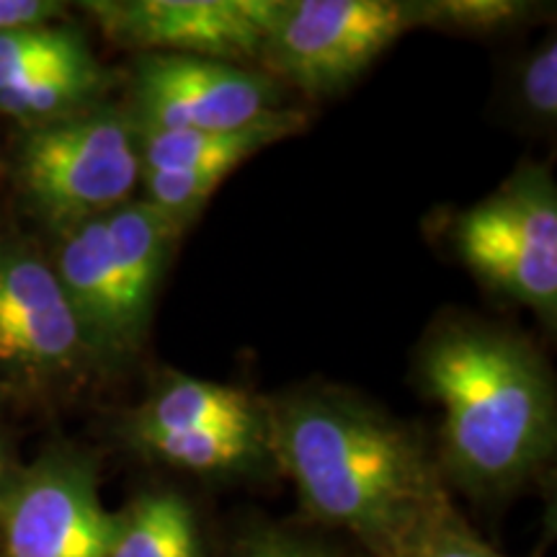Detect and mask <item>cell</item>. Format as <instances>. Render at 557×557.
I'll return each instance as SVG.
<instances>
[{
  "instance_id": "obj_9",
  "label": "cell",
  "mask_w": 557,
  "mask_h": 557,
  "mask_svg": "<svg viewBox=\"0 0 557 557\" xmlns=\"http://www.w3.org/2000/svg\"><path fill=\"white\" fill-rule=\"evenodd\" d=\"M86 348L81 323L50 263L0 248V364L24 374L67 369Z\"/></svg>"
},
{
  "instance_id": "obj_7",
  "label": "cell",
  "mask_w": 557,
  "mask_h": 557,
  "mask_svg": "<svg viewBox=\"0 0 557 557\" xmlns=\"http://www.w3.org/2000/svg\"><path fill=\"white\" fill-rule=\"evenodd\" d=\"M282 96L274 78L233 62L148 54L135 73L132 124L150 132H230L261 120Z\"/></svg>"
},
{
  "instance_id": "obj_4",
  "label": "cell",
  "mask_w": 557,
  "mask_h": 557,
  "mask_svg": "<svg viewBox=\"0 0 557 557\" xmlns=\"http://www.w3.org/2000/svg\"><path fill=\"white\" fill-rule=\"evenodd\" d=\"M418 24H426V3L278 0L261 62L305 94H338Z\"/></svg>"
},
{
  "instance_id": "obj_18",
  "label": "cell",
  "mask_w": 557,
  "mask_h": 557,
  "mask_svg": "<svg viewBox=\"0 0 557 557\" xmlns=\"http://www.w3.org/2000/svg\"><path fill=\"white\" fill-rule=\"evenodd\" d=\"M222 557H348L333 542L315 534L276 524H261L243 532Z\"/></svg>"
},
{
  "instance_id": "obj_12",
  "label": "cell",
  "mask_w": 557,
  "mask_h": 557,
  "mask_svg": "<svg viewBox=\"0 0 557 557\" xmlns=\"http://www.w3.org/2000/svg\"><path fill=\"white\" fill-rule=\"evenodd\" d=\"M302 127V111H269L261 120L230 132H150L137 135L143 173L165 171H225L233 173L243 160L295 135Z\"/></svg>"
},
{
  "instance_id": "obj_20",
  "label": "cell",
  "mask_w": 557,
  "mask_h": 557,
  "mask_svg": "<svg viewBox=\"0 0 557 557\" xmlns=\"http://www.w3.org/2000/svg\"><path fill=\"white\" fill-rule=\"evenodd\" d=\"M521 94H524L527 107L537 111L540 116L557 114V47L555 41L542 47V50L529 60L521 81Z\"/></svg>"
},
{
  "instance_id": "obj_22",
  "label": "cell",
  "mask_w": 557,
  "mask_h": 557,
  "mask_svg": "<svg viewBox=\"0 0 557 557\" xmlns=\"http://www.w3.org/2000/svg\"><path fill=\"white\" fill-rule=\"evenodd\" d=\"M13 472H16V470H11V462H9V457H5L3 447H0V498H3L5 487H9V480H11Z\"/></svg>"
},
{
  "instance_id": "obj_1",
  "label": "cell",
  "mask_w": 557,
  "mask_h": 557,
  "mask_svg": "<svg viewBox=\"0 0 557 557\" xmlns=\"http://www.w3.org/2000/svg\"><path fill=\"white\" fill-rule=\"evenodd\" d=\"M269 410L276 470L318 527L346 534L367 557H393L451 508L426 444L380 410L302 395Z\"/></svg>"
},
{
  "instance_id": "obj_16",
  "label": "cell",
  "mask_w": 557,
  "mask_h": 557,
  "mask_svg": "<svg viewBox=\"0 0 557 557\" xmlns=\"http://www.w3.org/2000/svg\"><path fill=\"white\" fill-rule=\"evenodd\" d=\"M88 58L94 54L86 39L67 26L45 24L0 34V94Z\"/></svg>"
},
{
  "instance_id": "obj_10",
  "label": "cell",
  "mask_w": 557,
  "mask_h": 557,
  "mask_svg": "<svg viewBox=\"0 0 557 557\" xmlns=\"http://www.w3.org/2000/svg\"><path fill=\"white\" fill-rule=\"evenodd\" d=\"M52 269L78 318L86 346L103 354L135 348L143 333L132 323L124 302L107 220L94 218L65 230L58 263Z\"/></svg>"
},
{
  "instance_id": "obj_14",
  "label": "cell",
  "mask_w": 557,
  "mask_h": 557,
  "mask_svg": "<svg viewBox=\"0 0 557 557\" xmlns=\"http://www.w3.org/2000/svg\"><path fill=\"white\" fill-rule=\"evenodd\" d=\"M103 220H107L111 253L120 271L124 302H127L132 323L143 333L163 267L169 261V250L181 233L160 209L145 199L124 201L114 212L103 214Z\"/></svg>"
},
{
  "instance_id": "obj_6",
  "label": "cell",
  "mask_w": 557,
  "mask_h": 557,
  "mask_svg": "<svg viewBox=\"0 0 557 557\" xmlns=\"http://www.w3.org/2000/svg\"><path fill=\"white\" fill-rule=\"evenodd\" d=\"M114 527L94 457L58 447L11 475L0 498V557H107Z\"/></svg>"
},
{
  "instance_id": "obj_2",
  "label": "cell",
  "mask_w": 557,
  "mask_h": 557,
  "mask_svg": "<svg viewBox=\"0 0 557 557\" xmlns=\"http://www.w3.org/2000/svg\"><path fill=\"white\" fill-rule=\"evenodd\" d=\"M421 380L444 410L436 465L444 485L504 500L532 483L557 449L555 382L511 333L447 325L423 346Z\"/></svg>"
},
{
  "instance_id": "obj_3",
  "label": "cell",
  "mask_w": 557,
  "mask_h": 557,
  "mask_svg": "<svg viewBox=\"0 0 557 557\" xmlns=\"http://www.w3.org/2000/svg\"><path fill=\"white\" fill-rule=\"evenodd\" d=\"M143 178L139 139L120 109L41 124L21 145V181L41 218L62 230L122 207Z\"/></svg>"
},
{
  "instance_id": "obj_17",
  "label": "cell",
  "mask_w": 557,
  "mask_h": 557,
  "mask_svg": "<svg viewBox=\"0 0 557 557\" xmlns=\"http://www.w3.org/2000/svg\"><path fill=\"white\" fill-rule=\"evenodd\" d=\"M393 557H506L472 532L455 506L413 534Z\"/></svg>"
},
{
  "instance_id": "obj_8",
  "label": "cell",
  "mask_w": 557,
  "mask_h": 557,
  "mask_svg": "<svg viewBox=\"0 0 557 557\" xmlns=\"http://www.w3.org/2000/svg\"><path fill=\"white\" fill-rule=\"evenodd\" d=\"M86 9L127 47L233 62L261 58L278 0H116Z\"/></svg>"
},
{
  "instance_id": "obj_21",
  "label": "cell",
  "mask_w": 557,
  "mask_h": 557,
  "mask_svg": "<svg viewBox=\"0 0 557 557\" xmlns=\"http://www.w3.org/2000/svg\"><path fill=\"white\" fill-rule=\"evenodd\" d=\"M62 11L52 0H0V34L45 26Z\"/></svg>"
},
{
  "instance_id": "obj_19",
  "label": "cell",
  "mask_w": 557,
  "mask_h": 557,
  "mask_svg": "<svg viewBox=\"0 0 557 557\" xmlns=\"http://www.w3.org/2000/svg\"><path fill=\"white\" fill-rule=\"evenodd\" d=\"M524 13L511 0H444L426 3V24H449L457 29H496Z\"/></svg>"
},
{
  "instance_id": "obj_15",
  "label": "cell",
  "mask_w": 557,
  "mask_h": 557,
  "mask_svg": "<svg viewBox=\"0 0 557 557\" xmlns=\"http://www.w3.org/2000/svg\"><path fill=\"white\" fill-rule=\"evenodd\" d=\"M103 70L96 58L58 67L26 86L0 94V111L34 127L78 114L99 94Z\"/></svg>"
},
{
  "instance_id": "obj_13",
  "label": "cell",
  "mask_w": 557,
  "mask_h": 557,
  "mask_svg": "<svg viewBox=\"0 0 557 557\" xmlns=\"http://www.w3.org/2000/svg\"><path fill=\"white\" fill-rule=\"evenodd\" d=\"M107 557H212L205 521L176 485H150L116 511Z\"/></svg>"
},
{
  "instance_id": "obj_5",
  "label": "cell",
  "mask_w": 557,
  "mask_h": 557,
  "mask_svg": "<svg viewBox=\"0 0 557 557\" xmlns=\"http://www.w3.org/2000/svg\"><path fill=\"white\" fill-rule=\"evenodd\" d=\"M459 256L487 287L553 323L557 315V191L545 169L513 173L457 222Z\"/></svg>"
},
{
  "instance_id": "obj_11",
  "label": "cell",
  "mask_w": 557,
  "mask_h": 557,
  "mask_svg": "<svg viewBox=\"0 0 557 557\" xmlns=\"http://www.w3.org/2000/svg\"><path fill=\"white\" fill-rule=\"evenodd\" d=\"M127 434H269V410L238 387L171 374L129 418Z\"/></svg>"
}]
</instances>
